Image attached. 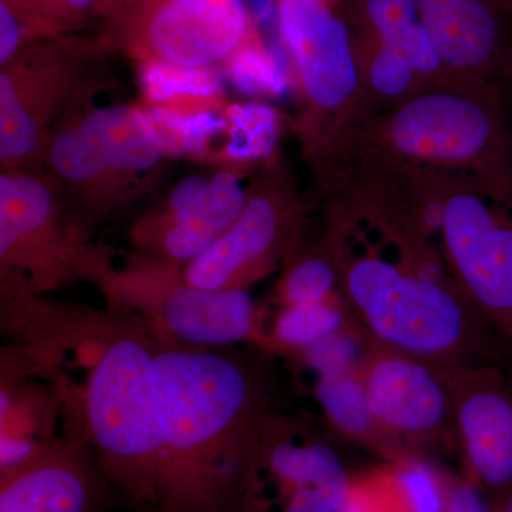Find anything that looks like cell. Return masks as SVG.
<instances>
[{"label": "cell", "instance_id": "obj_1", "mask_svg": "<svg viewBox=\"0 0 512 512\" xmlns=\"http://www.w3.org/2000/svg\"><path fill=\"white\" fill-rule=\"evenodd\" d=\"M156 372L167 430L158 512H251L269 426L258 370L156 333Z\"/></svg>", "mask_w": 512, "mask_h": 512}, {"label": "cell", "instance_id": "obj_2", "mask_svg": "<svg viewBox=\"0 0 512 512\" xmlns=\"http://www.w3.org/2000/svg\"><path fill=\"white\" fill-rule=\"evenodd\" d=\"M326 156L350 154L470 178L510 201L512 131L495 84H440L340 128Z\"/></svg>", "mask_w": 512, "mask_h": 512}, {"label": "cell", "instance_id": "obj_3", "mask_svg": "<svg viewBox=\"0 0 512 512\" xmlns=\"http://www.w3.org/2000/svg\"><path fill=\"white\" fill-rule=\"evenodd\" d=\"M99 345L83 397L87 443L114 490L136 512L163 501L167 430L156 372V333L123 312L89 319Z\"/></svg>", "mask_w": 512, "mask_h": 512}, {"label": "cell", "instance_id": "obj_4", "mask_svg": "<svg viewBox=\"0 0 512 512\" xmlns=\"http://www.w3.org/2000/svg\"><path fill=\"white\" fill-rule=\"evenodd\" d=\"M84 86L36 157L49 168L46 178L56 190L70 192L64 208L86 232L90 221L133 200L167 153L144 109L126 103L84 107Z\"/></svg>", "mask_w": 512, "mask_h": 512}, {"label": "cell", "instance_id": "obj_5", "mask_svg": "<svg viewBox=\"0 0 512 512\" xmlns=\"http://www.w3.org/2000/svg\"><path fill=\"white\" fill-rule=\"evenodd\" d=\"M340 278L382 345L433 362L457 356L473 336L476 309L440 276L367 252L343 261Z\"/></svg>", "mask_w": 512, "mask_h": 512}, {"label": "cell", "instance_id": "obj_6", "mask_svg": "<svg viewBox=\"0 0 512 512\" xmlns=\"http://www.w3.org/2000/svg\"><path fill=\"white\" fill-rule=\"evenodd\" d=\"M67 214L49 178L19 168L0 175L2 286L29 293L53 291L77 278L103 286L111 269Z\"/></svg>", "mask_w": 512, "mask_h": 512}, {"label": "cell", "instance_id": "obj_7", "mask_svg": "<svg viewBox=\"0 0 512 512\" xmlns=\"http://www.w3.org/2000/svg\"><path fill=\"white\" fill-rule=\"evenodd\" d=\"M429 220L439 225L464 298L512 340V204L470 178L426 171Z\"/></svg>", "mask_w": 512, "mask_h": 512}, {"label": "cell", "instance_id": "obj_8", "mask_svg": "<svg viewBox=\"0 0 512 512\" xmlns=\"http://www.w3.org/2000/svg\"><path fill=\"white\" fill-rule=\"evenodd\" d=\"M278 26L308 103L316 148L362 113V72L349 30L320 0H281Z\"/></svg>", "mask_w": 512, "mask_h": 512}, {"label": "cell", "instance_id": "obj_9", "mask_svg": "<svg viewBox=\"0 0 512 512\" xmlns=\"http://www.w3.org/2000/svg\"><path fill=\"white\" fill-rule=\"evenodd\" d=\"M303 202L291 178L272 171L248 190L237 221L207 251L183 266L178 281L194 288L247 289L274 271L295 247Z\"/></svg>", "mask_w": 512, "mask_h": 512}, {"label": "cell", "instance_id": "obj_10", "mask_svg": "<svg viewBox=\"0 0 512 512\" xmlns=\"http://www.w3.org/2000/svg\"><path fill=\"white\" fill-rule=\"evenodd\" d=\"M114 19L121 45L140 62L214 67L249 35L244 0H130Z\"/></svg>", "mask_w": 512, "mask_h": 512}, {"label": "cell", "instance_id": "obj_11", "mask_svg": "<svg viewBox=\"0 0 512 512\" xmlns=\"http://www.w3.org/2000/svg\"><path fill=\"white\" fill-rule=\"evenodd\" d=\"M86 57L57 43L26 47L0 72V160L3 170L36 158L47 134L86 84Z\"/></svg>", "mask_w": 512, "mask_h": 512}, {"label": "cell", "instance_id": "obj_12", "mask_svg": "<svg viewBox=\"0 0 512 512\" xmlns=\"http://www.w3.org/2000/svg\"><path fill=\"white\" fill-rule=\"evenodd\" d=\"M111 490L90 444L70 437L0 473V512H101Z\"/></svg>", "mask_w": 512, "mask_h": 512}, {"label": "cell", "instance_id": "obj_13", "mask_svg": "<svg viewBox=\"0 0 512 512\" xmlns=\"http://www.w3.org/2000/svg\"><path fill=\"white\" fill-rule=\"evenodd\" d=\"M451 83L487 86L504 77V12L510 0H416Z\"/></svg>", "mask_w": 512, "mask_h": 512}, {"label": "cell", "instance_id": "obj_14", "mask_svg": "<svg viewBox=\"0 0 512 512\" xmlns=\"http://www.w3.org/2000/svg\"><path fill=\"white\" fill-rule=\"evenodd\" d=\"M154 285L156 328L161 338L192 348H227L255 330V308L247 289L194 288L173 271L150 265L138 269Z\"/></svg>", "mask_w": 512, "mask_h": 512}, {"label": "cell", "instance_id": "obj_15", "mask_svg": "<svg viewBox=\"0 0 512 512\" xmlns=\"http://www.w3.org/2000/svg\"><path fill=\"white\" fill-rule=\"evenodd\" d=\"M430 362L382 345L359 367L373 416L384 433L427 437L443 427L451 400Z\"/></svg>", "mask_w": 512, "mask_h": 512}, {"label": "cell", "instance_id": "obj_16", "mask_svg": "<svg viewBox=\"0 0 512 512\" xmlns=\"http://www.w3.org/2000/svg\"><path fill=\"white\" fill-rule=\"evenodd\" d=\"M454 410L471 477L491 498L512 487V394L500 376L467 377Z\"/></svg>", "mask_w": 512, "mask_h": 512}, {"label": "cell", "instance_id": "obj_17", "mask_svg": "<svg viewBox=\"0 0 512 512\" xmlns=\"http://www.w3.org/2000/svg\"><path fill=\"white\" fill-rule=\"evenodd\" d=\"M248 200L232 171H220L210 177L204 200L167 227L136 238L153 264L171 269L190 264L228 231L237 221Z\"/></svg>", "mask_w": 512, "mask_h": 512}, {"label": "cell", "instance_id": "obj_18", "mask_svg": "<svg viewBox=\"0 0 512 512\" xmlns=\"http://www.w3.org/2000/svg\"><path fill=\"white\" fill-rule=\"evenodd\" d=\"M258 478L274 481L281 497L306 488L352 484L333 448L322 443L279 440L269 436V426Z\"/></svg>", "mask_w": 512, "mask_h": 512}, {"label": "cell", "instance_id": "obj_19", "mask_svg": "<svg viewBox=\"0 0 512 512\" xmlns=\"http://www.w3.org/2000/svg\"><path fill=\"white\" fill-rule=\"evenodd\" d=\"M316 394L326 414L340 430L357 439L384 433L373 416L359 370L320 376Z\"/></svg>", "mask_w": 512, "mask_h": 512}, {"label": "cell", "instance_id": "obj_20", "mask_svg": "<svg viewBox=\"0 0 512 512\" xmlns=\"http://www.w3.org/2000/svg\"><path fill=\"white\" fill-rule=\"evenodd\" d=\"M144 111L167 156L202 154L210 146L211 138L228 126L227 119L211 109H198L191 113L154 104Z\"/></svg>", "mask_w": 512, "mask_h": 512}, {"label": "cell", "instance_id": "obj_21", "mask_svg": "<svg viewBox=\"0 0 512 512\" xmlns=\"http://www.w3.org/2000/svg\"><path fill=\"white\" fill-rule=\"evenodd\" d=\"M141 86L150 103H170L175 99H214L224 84L214 67H184L160 60L141 62Z\"/></svg>", "mask_w": 512, "mask_h": 512}, {"label": "cell", "instance_id": "obj_22", "mask_svg": "<svg viewBox=\"0 0 512 512\" xmlns=\"http://www.w3.org/2000/svg\"><path fill=\"white\" fill-rule=\"evenodd\" d=\"M224 64L225 77L241 92L279 94L285 90V77L274 57L252 36L248 35Z\"/></svg>", "mask_w": 512, "mask_h": 512}, {"label": "cell", "instance_id": "obj_23", "mask_svg": "<svg viewBox=\"0 0 512 512\" xmlns=\"http://www.w3.org/2000/svg\"><path fill=\"white\" fill-rule=\"evenodd\" d=\"M342 329V312L325 302L288 306L276 322L275 335L282 345L306 350Z\"/></svg>", "mask_w": 512, "mask_h": 512}, {"label": "cell", "instance_id": "obj_24", "mask_svg": "<svg viewBox=\"0 0 512 512\" xmlns=\"http://www.w3.org/2000/svg\"><path fill=\"white\" fill-rule=\"evenodd\" d=\"M232 128V140L227 156L231 160L261 158L269 153L275 140V117L272 111L259 104L232 106L227 110Z\"/></svg>", "mask_w": 512, "mask_h": 512}, {"label": "cell", "instance_id": "obj_25", "mask_svg": "<svg viewBox=\"0 0 512 512\" xmlns=\"http://www.w3.org/2000/svg\"><path fill=\"white\" fill-rule=\"evenodd\" d=\"M340 264L325 255H309L296 262L285 275L282 293L288 306L328 302L338 282Z\"/></svg>", "mask_w": 512, "mask_h": 512}, {"label": "cell", "instance_id": "obj_26", "mask_svg": "<svg viewBox=\"0 0 512 512\" xmlns=\"http://www.w3.org/2000/svg\"><path fill=\"white\" fill-rule=\"evenodd\" d=\"M403 512H446L447 484L420 461H406L394 474Z\"/></svg>", "mask_w": 512, "mask_h": 512}, {"label": "cell", "instance_id": "obj_27", "mask_svg": "<svg viewBox=\"0 0 512 512\" xmlns=\"http://www.w3.org/2000/svg\"><path fill=\"white\" fill-rule=\"evenodd\" d=\"M366 15L377 42L402 39L420 20L416 0H366Z\"/></svg>", "mask_w": 512, "mask_h": 512}, {"label": "cell", "instance_id": "obj_28", "mask_svg": "<svg viewBox=\"0 0 512 512\" xmlns=\"http://www.w3.org/2000/svg\"><path fill=\"white\" fill-rule=\"evenodd\" d=\"M309 363L320 373V376L359 370V345L345 330L333 333L329 338L320 340L312 348L306 349Z\"/></svg>", "mask_w": 512, "mask_h": 512}, {"label": "cell", "instance_id": "obj_29", "mask_svg": "<svg viewBox=\"0 0 512 512\" xmlns=\"http://www.w3.org/2000/svg\"><path fill=\"white\" fill-rule=\"evenodd\" d=\"M47 20L62 32L73 28L87 12L96 10L97 0H28Z\"/></svg>", "mask_w": 512, "mask_h": 512}, {"label": "cell", "instance_id": "obj_30", "mask_svg": "<svg viewBox=\"0 0 512 512\" xmlns=\"http://www.w3.org/2000/svg\"><path fill=\"white\" fill-rule=\"evenodd\" d=\"M446 512H494L493 500L471 478L447 484Z\"/></svg>", "mask_w": 512, "mask_h": 512}, {"label": "cell", "instance_id": "obj_31", "mask_svg": "<svg viewBox=\"0 0 512 512\" xmlns=\"http://www.w3.org/2000/svg\"><path fill=\"white\" fill-rule=\"evenodd\" d=\"M343 512H375L373 511L372 504L366 501L360 493L353 491L352 498H350L349 504L346 505Z\"/></svg>", "mask_w": 512, "mask_h": 512}, {"label": "cell", "instance_id": "obj_32", "mask_svg": "<svg viewBox=\"0 0 512 512\" xmlns=\"http://www.w3.org/2000/svg\"><path fill=\"white\" fill-rule=\"evenodd\" d=\"M128 2L130 0H97L96 10L116 16L117 13L126 8Z\"/></svg>", "mask_w": 512, "mask_h": 512}, {"label": "cell", "instance_id": "obj_33", "mask_svg": "<svg viewBox=\"0 0 512 512\" xmlns=\"http://www.w3.org/2000/svg\"><path fill=\"white\" fill-rule=\"evenodd\" d=\"M491 500H493L494 512H512V487Z\"/></svg>", "mask_w": 512, "mask_h": 512}, {"label": "cell", "instance_id": "obj_34", "mask_svg": "<svg viewBox=\"0 0 512 512\" xmlns=\"http://www.w3.org/2000/svg\"><path fill=\"white\" fill-rule=\"evenodd\" d=\"M504 77L510 83L512 90V47L510 49V53H508L507 64H505Z\"/></svg>", "mask_w": 512, "mask_h": 512}, {"label": "cell", "instance_id": "obj_35", "mask_svg": "<svg viewBox=\"0 0 512 512\" xmlns=\"http://www.w3.org/2000/svg\"><path fill=\"white\" fill-rule=\"evenodd\" d=\"M510 202L512 204V181H511V195H510Z\"/></svg>", "mask_w": 512, "mask_h": 512}, {"label": "cell", "instance_id": "obj_36", "mask_svg": "<svg viewBox=\"0 0 512 512\" xmlns=\"http://www.w3.org/2000/svg\"><path fill=\"white\" fill-rule=\"evenodd\" d=\"M510 2H511V8H512V0H510Z\"/></svg>", "mask_w": 512, "mask_h": 512}]
</instances>
